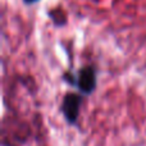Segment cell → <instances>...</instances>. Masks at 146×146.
<instances>
[{
	"instance_id": "2",
	"label": "cell",
	"mask_w": 146,
	"mask_h": 146,
	"mask_svg": "<svg viewBox=\"0 0 146 146\" xmlns=\"http://www.w3.org/2000/svg\"><path fill=\"white\" fill-rule=\"evenodd\" d=\"M98 86V73L94 66H85L77 72V86L80 92L85 96H90L95 92Z\"/></svg>"
},
{
	"instance_id": "1",
	"label": "cell",
	"mask_w": 146,
	"mask_h": 146,
	"mask_svg": "<svg viewBox=\"0 0 146 146\" xmlns=\"http://www.w3.org/2000/svg\"><path fill=\"white\" fill-rule=\"evenodd\" d=\"M83 98L81 94L76 92H67L63 96L60 103V111L63 114L66 122L69 126L77 124L78 118H80V111L82 106Z\"/></svg>"
},
{
	"instance_id": "5",
	"label": "cell",
	"mask_w": 146,
	"mask_h": 146,
	"mask_svg": "<svg viewBox=\"0 0 146 146\" xmlns=\"http://www.w3.org/2000/svg\"><path fill=\"white\" fill-rule=\"evenodd\" d=\"M23 3H25L26 5H33V4H36V3H38L40 0H22Z\"/></svg>"
},
{
	"instance_id": "3",
	"label": "cell",
	"mask_w": 146,
	"mask_h": 146,
	"mask_svg": "<svg viewBox=\"0 0 146 146\" xmlns=\"http://www.w3.org/2000/svg\"><path fill=\"white\" fill-rule=\"evenodd\" d=\"M48 15L51 19V22H53L54 27H58V28L64 27V26L67 25V22H68V18H67L66 12H64L63 9H60V8L50 9L48 12Z\"/></svg>"
},
{
	"instance_id": "4",
	"label": "cell",
	"mask_w": 146,
	"mask_h": 146,
	"mask_svg": "<svg viewBox=\"0 0 146 146\" xmlns=\"http://www.w3.org/2000/svg\"><path fill=\"white\" fill-rule=\"evenodd\" d=\"M62 80L71 86H77V74H74L72 72H66L62 76Z\"/></svg>"
}]
</instances>
